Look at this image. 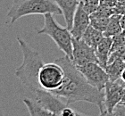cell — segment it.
I'll list each match as a JSON object with an SVG mask.
<instances>
[{
	"instance_id": "6da1fadb",
	"label": "cell",
	"mask_w": 125,
	"mask_h": 116,
	"mask_svg": "<svg viewBox=\"0 0 125 116\" xmlns=\"http://www.w3.org/2000/svg\"><path fill=\"white\" fill-rule=\"evenodd\" d=\"M55 62L60 64L64 71V80L52 95L63 97L69 105L81 101L93 104L98 107L100 113H103L105 110L104 90H99L90 85L68 56L58 58Z\"/></svg>"
},
{
	"instance_id": "7a4b0ae2",
	"label": "cell",
	"mask_w": 125,
	"mask_h": 116,
	"mask_svg": "<svg viewBox=\"0 0 125 116\" xmlns=\"http://www.w3.org/2000/svg\"><path fill=\"white\" fill-rule=\"evenodd\" d=\"M17 40L22 51L23 61L21 66L15 69V76L34 94L42 90L39 83V72L44 62L39 53L31 49L23 39L17 38Z\"/></svg>"
},
{
	"instance_id": "3957f363",
	"label": "cell",
	"mask_w": 125,
	"mask_h": 116,
	"mask_svg": "<svg viewBox=\"0 0 125 116\" xmlns=\"http://www.w3.org/2000/svg\"><path fill=\"white\" fill-rule=\"evenodd\" d=\"M46 13L59 15L62 11L55 0H13L7 16L13 24L23 16Z\"/></svg>"
},
{
	"instance_id": "277c9868",
	"label": "cell",
	"mask_w": 125,
	"mask_h": 116,
	"mask_svg": "<svg viewBox=\"0 0 125 116\" xmlns=\"http://www.w3.org/2000/svg\"><path fill=\"white\" fill-rule=\"evenodd\" d=\"M39 34L49 36L55 41L58 48L62 50L66 56L73 59V36L70 30L63 28L58 24L53 17L52 13H46L44 15V26L38 30Z\"/></svg>"
},
{
	"instance_id": "5b68a950",
	"label": "cell",
	"mask_w": 125,
	"mask_h": 116,
	"mask_svg": "<svg viewBox=\"0 0 125 116\" xmlns=\"http://www.w3.org/2000/svg\"><path fill=\"white\" fill-rule=\"evenodd\" d=\"M64 71L57 63H44L39 72V83L42 90L53 94L62 85Z\"/></svg>"
},
{
	"instance_id": "8992f818",
	"label": "cell",
	"mask_w": 125,
	"mask_h": 116,
	"mask_svg": "<svg viewBox=\"0 0 125 116\" xmlns=\"http://www.w3.org/2000/svg\"><path fill=\"white\" fill-rule=\"evenodd\" d=\"M77 68L90 85L99 90H104L109 81V77L104 68L97 63H88Z\"/></svg>"
},
{
	"instance_id": "52a82bcc",
	"label": "cell",
	"mask_w": 125,
	"mask_h": 116,
	"mask_svg": "<svg viewBox=\"0 0 125 116\" xmlns=\"http://www.w3.org/2000/svg\"><path fill=\"white\" fill-rule=\"evenodd\" d=\"M73 62L79 67L88 63H97L96 49L87 44L82 39L73 38Z\"/></svg>"
},
{
	"instance_id": "ba28073f",
	"label": "cell",
	"mask_w": 125,
	"mask_h": 116,
	"mask_svg": "<svg viewBox=\"0 0 125 116\" xmlns=\"http://www.w3.org/2000/svg\"><path fill=\"white\" fill-rule=\"evenodd\" d=\"M125 83L123 80H119L115 81H108L104 88V109L108 113H113L114 109L118 104L122 102L123 89Z\"/></svg>"
},
{
	"instance_id": "9c48e42d",
	"label": "cell",
	"mask_w": 125,
	"mask_h": 116,
	"mask_svg": "<svg viewBox=\"0 0 125 116\" xmlns=\"http://www.w3.org/2000/svg\"><path fill=\"white\" fill-rule=\"evenodd\" d=\"M90 25V14L84 10L81 2L77 7L74 17H73V26L70 30L73 38L81 39L84 32L86 31L88 27Z\"/></svg>"
},
{
	"instance_id": "30bf717a",
	"label": "cell",
	"mask_w": 125,
	"mask_h": 116,
	"mask_svg": "<svg viewBox=\"0 0 125 116\" xmlns=\"http://www.w3.org/2000/svg\"><path fill=\"white\" fill-rule=\"evenodd\" d=\"M55 1L57 4L58 7L62 11V14L64 17V21L66 23V28L71 30L73 26V17L81 1L79 0H55Z\"/></svg>"
},
{
	"instance_id": "8fae6325",
	"label": "cell",
	"mask_w": 125,
	"mask_h": 116,
	"mask_svg": "<svg viewBox=\"0 0 125 116\" xmlns=\"http://www.w3.org/2000/svg\"><path fill=\"white\" fill-rule=\"evenodd\" d=\"M112 43V38L104 37L96 48V57H97V60H98V63L104 69H105L107 63H108L109 56L111 54Z\"/></svg>"
},
{
	"instance_id": "7c38bea8",
	"label": "cell",
	"mask_w": 125,
	"mask_h": 116,
	"mask_svg": "<svg viewBox=\"0 0 125 116\" xmlns=\"http://www.w3.org/2000/svg\"><path fill=\"white\" fill-rule=\"evenodd\" d=\"M23 103L25 104L28 111H29L30 116H58L54 112L47 110V109L39 105L36 101L31 100L29 98H24Z\"/></svg>"
},
{
	"instance_id": "4fadbf2b",
	"label": "cell",
	"mask_w": 125,
	"mask_h": 116,
	"mask_svg": "<svg viewBox=\"0 0 125 116\" xmlns=\"http://www.w3.org/2000/svg\"><path fill=\"white\" fill-rule=\"evenodd\" d=\"M104 37V33L102 31H97L95 28H93L91 25H89L86 30V31L84 32L81 39H83L89 46L96 49L97 45L100 43V41L103 39Z\"/></svg>"
},
{
	"instance_id": "5bb4252c",
	"label": "cell",
	"mask_w": 125,
	"mask_h": 116,
	"mask_svg": "<svg viewBox=\"0 0 125 116\" xmlns=\"http://www.w3.org/2000/svg\"><path fill=\"white\" fill-rule=\"evenodd\" d=\"M125 68V61L123 60H115L111 63H108L105 67L110 81H115V80L121 79L122 72Z\"/></svg>"
},
{
	"instance_id": "9a60e30c",
	"label": "cell",
	"mask_w": 125,
	"mask_h": 116,
	"mask_svg": "<svg viewBox=\"0 0 125 116\" xmlns=\"http://www.w3.org/2000/svg\"><path fill=\"white\" fill-rule=\"evenodd\" d=\"M121 17L122 15H119V14H114L110 17L109 23L107 25L106 30L104 32V37L113 38L115 35L123 32V31L122 28V24H121Z\"/></svg>"
},
{
	"instance_id": "2e32d148",
	"label": "cell",
	"mask_w": 125,
	"mask_h": 116,
	"mask_svg": "<svg viewBox=\"0 0 125 116\" xmlns=\"http://www.w3.org/2000/svg\"><path fill=\"white\" fill-rule=\"evenodd\" d=\"M110 18H99V17H93L90 16V25L103 33L106 30L107 25L109 23Z\"/></svg>"
},
{
	"instance_id": "e0dca14e",
	"label": "cell",
	"mask_w": 125,
	"mask_h": 116,
	"mask_svg": "<svg viewBox=\"0 0 125 116\" xmlns=\"http://www.w3.org/2000/svg\"><path fill=\"white\" fill-rule=\"evenodd\" d=\"M112 39H113V43H112L111 53L125 46V31H123V32L115 35V36L113 37Z\"/></svg>"
},
{
	"instance_id": "ac0fdd59",
	"label": "cell",
	"mask_w": 125,
	"mask_h": 116,
	"mask_svg": "<svg viewBox=\"0 0 125 116\" xmlns=\"http://www.w3.org/2000/svg\"><path fill=\"white\" fill-rule=\"evenodd\" d=\"M100 1L101 0H82L81 1V4L83 6L84 10L88 13L91 14L95 13L96 9L98 8V6L100 5Z\"/></svg>"
},
{
	"instance_id": "d6986e66",
	"label": "cell",
	"mask_w": 125,
	"mask_h": 116,
	"mask_svg": "<svg viewBox=\"0 0 125 116\" xmlns=\"http://www.w3.org/2000/svg\"><path fill=\"white\" fill-rule=\"evenodd\" d=\"M56 114L58 116H87L85 114L79 113L78 111H76L75 109L72 108L67 104H65L56 113Z\"/></svg>"
},
{
	"instance_id": "ffe728a7",
	"label": "cell",
	"mask_w": 125,
	"mask_h": 116,
	"mask_svg": "<svg viewBox=\"0 0 125 116\" xmlns=\"http://www.w3.org/2000/svg\"><path fill=\"white\" fill-rule=\"evenodd\" d=\"M115 60H123V61H125V46L111 53L108 63H111Z\"/></svg>"
},
{
	"instance_id": "44dd1931",
	"label": "cell",
	"mask_w": 125,
	"mask_h": 116,
	"mask_svg": "<svg viewBox=\"0 0 125 116\" xmlns=\"http://www.w3.org/2000/svg\"><path fill=\"white\" fill-rule=\"evenodd\" d=\"M115 14H119V15H124L125 14V0L122 2H118L115 7Z\"/></svg>"
},
{
	"instance_id": "7402d4cb",
	"label": "cell",
	"mask_w": 125,
	"mask_h": 116,
	"mask_svg": "<svg viewBox=\"0 0 125 116\" xmlns=\"http://www.w3.org/2000/svg\"><path fill=\"white\" fill-rule=\"evenodd\" d=\"M114 114L116 116H125V104L120 103L114 109Z\"/></svg>"
},
{
	"instance_id": "603a6c76",
	"label": "cell",
	"mask_w": 125,
	"mask_h": 116,
	"mask_svg": "<svg viewBox=\"0 0 125 116\" xmlns=\"http://www.w3.org/2000/svg\"><path fill=\"white\" fill-rule=\"evenodd\" d=\"M117 3V0H101L100 1V5L107 6V7H115Z\"/></svg>"
},
{
	"instance_id": "cb8c5ba5",
	"label": "cell",
	"mask_w": 125,
	"mask_h": 116,
	"mask_svg": "<svg viewBox=\"0 0 125 116\" xmlns=\"http://www.w3.org/2000/svg\"><path fill=\"white\" fill-rule=\"evenodd\" d=\"M99 116H116L114 113H108L106 110H104L103 113H100V115Z\"/></svg>"
},
{
	"instance_id": "d4e9b609",
	"label": "cell",
	"mask_w": 125,
	"mask_h": 116,
	"mask_svg": "<svg viewBox=\"0 0 125 116\" xmlns=\"http://www.w3.org/2000/svg\"><path fill=\"white\" fill-rule=\"evenodd\" d=\"M121 24H122L123 31H125V14L124 15H122V17H121Z\"/></svg>"
},
{
	"instance_id": "484cf974",
	"label": "cell",
	"mask_w": 125,
	"mask_h": 116,
	"mask_svg": "<svg viewBox=\"0 0 125 116\" xmlns=\"http://www.w3.org/2000/svg\"><path fill=\"white\" fill-rule=\"evenodd\" d=\"M121 103H123L125 104V85L123 87V95H122V102Z\"/></svg>"
},
{
	"instance_id": "4316f807",
	"label": "cell",
	"mask_w": 125,
	"mask_h": 116,
	"mask_svg": "<svg viewBox=\"0 0 125 116\" xmlns=\"http://www.w3.org/2000/svg\"><path fill=\"white\" fill-rule=\"evenodd\" d=\"M121 80H123V82L125 83V68L123 71V72H122V75H121Z\"/></svg>"
},
{
	"instance_id": "83f0119b",
	"label": "cell",
	"mask_w": 125,
	"mask_h": 116,
	"mask_svg": "<svg viewBox=\"0 0 125 116\" xmlns=\"http://www.w3.org/2000/svg\"><path fill=\"white\" fill-rule=\"evenodd\" d=\"M118 2H122V1H124V0H117Z\"/></svg>"
},
{
	"instance_id": "f1b7e54d",
	"label": "cell",
	"mask_w": 125,
	"mask_h": 116,
	"mask_svg": "<svg viewBox=\"0 0 125 116\" xmlns=\"http://www.w3.org/2000/svg\"><path fill=\"white\" fill-rule=\"evenodd\" d=\"M79 1H82V0H79Z\"/></svg>"
}]
</instances>
